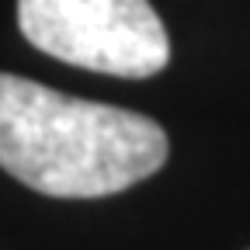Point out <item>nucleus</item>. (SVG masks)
<instances>
[{"label":"nucleus","mask_w":250,"mask_h":250,"mask_svg":"<svg viewBox=\"0 0 250 250\" xmlns=\"http://www.w3.org/2000/svg\"><path fill=\"white\" fill-rule=\"evenodd\" d=\"M153 118L0 73V170L49 198H108L167 164Z\"/></svg>","instance_id":"obj_1"},{"label":"nucleus","mask_w":250,"mask_h":250,"mask_svg":"<svg viewBox=\"0 0 250 250\" xmlns=\"http://www.w3.org/2000/svg\"><path fill=\"white\" fill-rule=\"evenodd\" d=\"M18 28L39 52L104 77L149 80L170 62L149 0H18Z\"/></svg>","instance_id":"obj_2"}]
</instances>
